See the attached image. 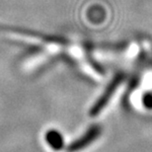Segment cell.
Instances as JSON below:
<instances>
[{
  "mask_svg": "<svg viewBox=\"0 0 152 152\" xmlns=\"http://www.w3.org/2000/svg\"><path fill=\"white\" fill-rule=\"evenodd\" d=\"M123 78H124L123 76L120 74L117 75L115 77H114V79L107 86V88L105 89V91L103 92L102 95L98 98L97 102L93 105V107L91 108L90 115H92V117H95V115H99L103 110H104L106 106L108 105L109 101L111 100V98L114 96V94L115 91H117L118 86L121 85V81H123Z\"/></svg>",
  "mask_w": 152,
  "mask_h": 152,
  "instance_id": "cell-1",
  "label": "cell"
},
{
  "mask_svg": "<svg viewBox=\"0 0 152 152\" xmlns=\"http://www.w3.org/2000/svg\"><path fill=\"white\" fill-rule=\"evenodd\" d=\"M102 129L99 124H92L89 129L86 130V132L80 137L75 140L67 146V152H78L83 150L85 147L92 144L96 139L101 135Z\"/></svg>",
  "mask_w": 152,
  "mask_h": 152,
  "instance_id": "cell-2",
  "label": "cell"
},
{
  "mask_svg": "<svg viewBox=\"0 0 152 152\" xmlns=\"http://www.w3.org/2000/svg\"><path fill=\"white\" fill-rule=\"evenodd\" d=\"M45 142L54 151H60L64 148V137L57 129H48L45 134Z\"/></svg>",
  "mask_w": 152,
  "mask_h": 152,
  "instance_id": "cell-3",
  "label": "cell"
}]
</instances>
